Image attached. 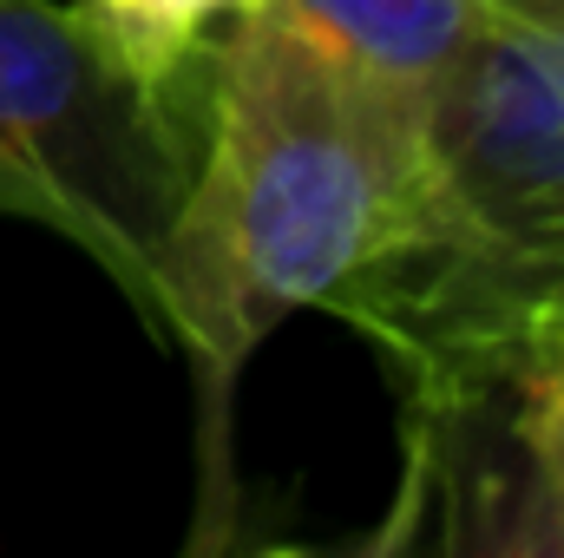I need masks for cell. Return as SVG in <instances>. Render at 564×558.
<instances>
[{
	"mask_svg": "<svg viewBox=\"0 0 564 558\" xmlns=\"http://www.w3.org/2000/svg\"><path fill=\"white\" fill-rule=\"evenodd\" d=\"M426 191V99L361 73L276 0L204 60L197 164L164 244L158 322L197 388V546L230 539V408L270 329L381 264Z\"/></svg>",
	"mask_w": 564,
	"mask_h": 558,
	"instance_id": "obj_1",
	"label": "cell"
},
{
	"mask_svg": "<svg viewBox=\"0 0 564 558\" xmlns=\"http://www.w3.org/2000/svg\"><path fill=\"white\" fill-rule=\"evenodd\" d=\"M564 289V26L492 20L426 106V191L408 237L328 315L394 368Z\"/></svg>",
	"mask_w": 564,
	"mask_h": 558,
	"instance_id": "obj_2",
	"label": "cell"
},
{
	"mask_svg": "<svg viewBox=\"0 0 564 558\" xmlns=\"http://www.w3.org/2000/svg\"><path fill=\"white\" fill-rule=\"evenodd\" d=\"M197 112L204 66L158 79L79 0H0V217L93 257L144 329L197 164Z\"/></svg>",
	"mask_w": 564,
	"mask_h": 558,
	"instance_id": "obj_3",
	"label": "cell"
},
{
	"mask_svg": "<svg viewBox=\"0 0 564 558\" xmlns=\"http://www.w3.org/2000/svg\"><path fill=\"white\" fill-rule=\"evenodd\" d=\"M401 493L368 546L564 558V289L401 368Z\"/></svg>",
	"mask_w": 564,
	"mask_h": 558,
	"instance_id": "obj_4",
	"label": "cell"
},
{
	"mask_svg": "<svg viewBox=\"0 0 564 558\" xmlns=\"http://www.w3.org/2000/svg\"><path fill=\"white\" fill-rule=\"evenodd\" d=\"M361 73L433 106L440 79L499 20L492 0H276Z\"/></svg>",
	"mask_w": 564,
	"mask_h": 558,
	"instance_id": "obj_5",
	"label": "cell"
},
{
	"mask_svg": "<svg viewBox=\"0 0 564 558\" xmlns=\"http://www.w3.org/2000/svg\"><path fill=\"white\" fill-rule=\"evenodd\" d=\"M79 7L139 60L144 73H158V79H191V73L210 60L217 33H224L237 13H250L257 0H79Z\"/></svg>",
	"mask_w": 564,
	"mask_h": 558,
	"instance_id": "obj_6",
	"label": "cell"
},
{
	"mask_svg": "<svg viewBox=\"0 0 564 558\" xmlns=\"http://www.w3.org/2000/svg\"><path fill=\"white\" fill-rule=\"evenodd\" d=\"M492 13L525 26H564V0H492Z\"/></svg>",
	"mask_w": 564,
	"mask_h": 558,
	"instance_id": "obj_7",
	"label": "cell"
}]
</instances>
